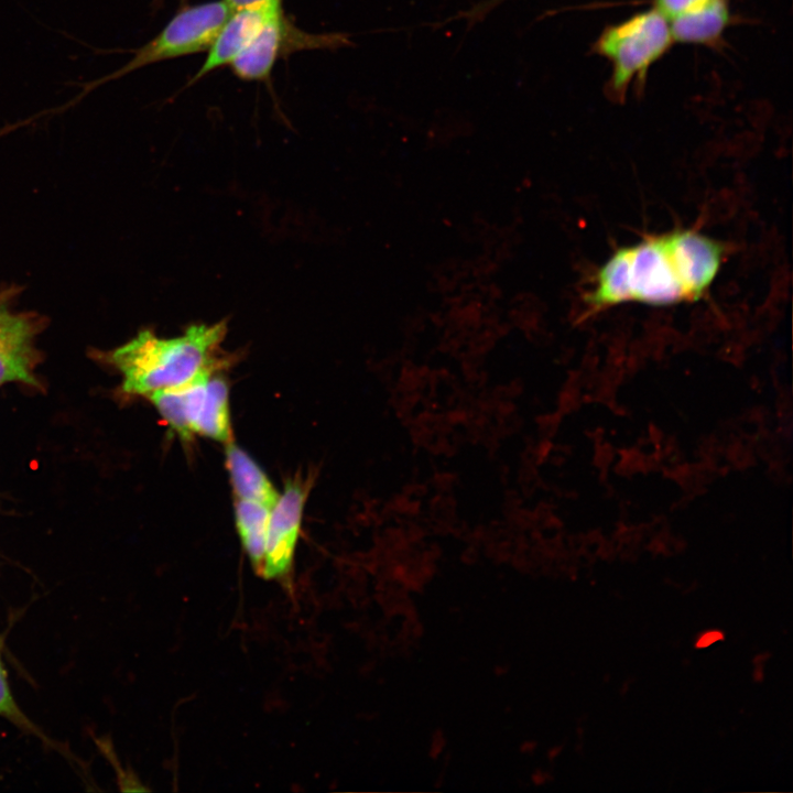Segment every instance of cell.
<instances>
[{
    "label": "cell",
    "instance_id": "11",
    "mask_svg": "<svg viewBox=\"0 0 793 793\" xmlns=\"http://www.w3.org/2000/svg\"><path fill=\"white\" fill-rule=\"evenodd\" d=\"M227 464L238 498L272 509L280 495L251 457L239 447L229 445Z\"/></svg>",
    "mask_w": 793,
    "mask_h": 793
},
{
    "label": "cell",
    "instance_id": "14",
    "mask_svg": "<svg viewBox=\"0 0 793 793\" xmlns=\"http://www.w3.org/2000/svg\"><path fill=\"white\" fill-rule=\"evenodd\" d=\"M707 1L708 0H655L654 9L670 20L699 7Z\"/></svg>",
    "mask_w": 793,
    "mask_h": 793
},
{
    "label": "cell",
    "instance_id": "12",
    "mask_svg": "<svg viewBox=\"0 0 793 793\" xmlns=\"http://www.w3.org/2000/svg\"><path fill=\"white\" fill-rule=\"evenodd\" d=\"M270 512V508L253 501L239 499L236 504L238 533L256 572L264 555Z\"/></svg>",
    "mask_w": 793,
    "mask_h": 793
},
{
    "label": "cell",
    "instance_id": "7",
    "mask_svg": "<svg viewBox=\"0 0 793 793\" xmlns=\"http://www.w3.org/2000/svg\"><path fill=\"white\" fill-rule=\"evenodd\" d=\"M307 487L290 480L270 512L264 555L257 572L267 579L289 573L297 543Z\"/></svg>",
    "mask_w": 793,
    "mask_h": 793
},
{
    "label": "cell",
    "instance_id": "6",
    "mask_svg": "<svg viewBox=\"0 0 793 793\" xmlns=\"http://www.w3.org/2000/svg\"><path fill=\"white\" fill-rule=\"evenodd\" d=\"M341 34H308L292 25L283 12L272 19L256 39L231 62L242 80L267 79L284 54L304 48H336L347 44Z\"/></svg>",
    "mask_w": 793,
    "mask_h": 793
},
{
    "label": "cell",
    "instance_id": "13",
    "mask_svg": "<svg viewBox=\"0 0 793 793\" xmlns=\"http://www.w3.org/2000/svg\"><path fill=\"white\" fill-rule=\"evenodd\" d=\"M0 717L11 723L21 731L39 738L59 753L68 757L67 750L52 740L21 708L17 702L9 683L8 671L2 655V639H0Z\"/></svg>",
    "mask_w": 793,
    "mask_h": 793
},
{
    "label": "cell",
    "instance_id": "9",
    "mask_svg": "<svg viewBox=\"0 0 793 793\" xmlns=\"http://www.w3.org/2000/svg\"><path fill=\"white\" fill-rule=\"evenodd\" d=\"M34 325L0 307V385L10 381L35 384L32 374Z\"/></svg>",
    "mask_w": 793,
    "mask_h": 793
},
{
    "label": "cell",
    "instance_id": "15",
    "mask_svg": "<svg viewBox=\"0 0 793 793\" xmlns=\"http://www.w3.org/2000/svg\"><path fill=\"white\" fill-rule=\"evenodd\" d=\"M723 638H724V636L720 632H717V631L707 632L697 641L696 647L705 648L718 640H721Z\"/></svg>",
    "mask_w": 793,
    "mask_h": 793
},
{
    "label": "cell",
    "instance_id": "1",
    "mask_svg": "<svg viewBox=\"0 0 793 793\" xmlns=\"http://www.w3.org/2000/svg\"><path fill=\"white\" fill-rule=\"evenodd\" d=\"M724 245L675 229L623 246L602 263L585 296L589 313L626 304L666 306L699 300L716 279Z\"/></svg>",
    "mask_w": 793,
    "mask_h": 793
},
{
    "label": "cell",
    "instance_id": "16",
    "mask_svg": "<svg viewBox=\"0 0 793 793\" xmlns=\"http://www.w3.org/2000/svg\"><path fill=\"white\" fill-rule=\"evenodd\" d=\"M228 7L233 11L243 7L257 4L267 0H224Z\"/></svg>",
    "mask_w": 793,
    "mask_h": 793
},
{
    "label": "cell",
    "instance_id": "17",
    "mask_svg": "<svg viewBox=\"0 0 793 793\" xmlns=\"http://www.w3.org/2000/svg\"><path fill=\"white\" fill-rule=\"evenodd\" d=\"M0 639H2L1 636H0Z\"/></svg>",
    "mask_w": 793,
    "mask_h": 793
},
{
    "label": "cell",
    "instance_id": "4",
    "mask_svg": "<svg viewBox=\"0 0 793 793\" xmlns=\"http://www.w3.org/2000/svg\"><path fill=\"white\" fill-rule=\"evenodd\" d=\"M672 43L669 20L656 9L608 28L597 50L611 63L612 90L623 93L634 78H642Z\"/></svg>",
    "mask_w": 793,
    "mask_h": 793
},
{
    "label": "cell",
    "instance_id": "5",
    "mask_svg": "<svg viewBox=\"0 0 793 793\" xmlns=\"http://www.w3.org/2000/svg\"><path fill=\"white\" fill-rule=\"evenodd\" d=\"M169 425L182 437L230 438L228 385L208 374L184 387L148 395Z\"/></svg>",
    "mask_w": 793,
    "mask_h": 793
},
{
    "label": "cell",
    "instance_id": "3",
    "mask_svg": "<svg viewBox=\"0 0 793 793\" xmlns=\"http://www.w3.org/2000/svg\"><path fill=\"white\" fill-rule=\"evenodd\" d=\"M232 10L224 0L209 1L182 9L149 42L134 50L132 57L118 69L88 82L76 83L79 93L64 106V110L82 101L100 86L145 66L208 51Z\"/></svg>",
    "mask_w": 793,
    "mask_h": 793
},
{
    "label": "cell",
    "instance_id": "2",
    "mask_svg": "<svg viewBox=\"0 0 793 793\" xmlns=\"http://www.w3.org/2000/svg\"><path fill=\"white\" fill-rule=\"evenodd\" d=\"M226 321L191 325L184 334L161 338L149 329L117 348L111 360L123 376V390L150 395L213 374L221 363Z\"/></svg>",
    "mask_w": 793,
    "mask_h": 793
},
{
    "label": "cell",
    "instance_id": "8",
    "mask_svg": "<svg viewBox=\"0 0 793 793\" xmlns=\"http://www.w3.org/2000/svg\"><path fill=\"white\" fill-rule=\"evenodd\" d=\"M281 12H283L282 0H267L233 10L208 48L202 67L191 83L219 67L230 65L262 29Z\"/></svg>",
    "mask_w": 793,
    "mask_h": 793
},
{
    "label": "cell",
    "instance_id": "10",
    "mask_svg": "<svg viewBox=\"0 0 793 793\" xmlns=\"http://www.w3.org/2000/svg\"><path fill=\"white\" fill-rule=\"evenodd\" d=\"M729 18L726 0H708L669 20L673 42L710 44L723 34Z\"/></svg>",
    "mask_w": 793,
    "mask_h": 793
}]
</instances>
